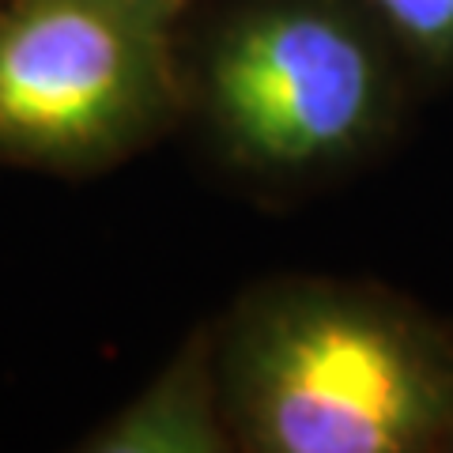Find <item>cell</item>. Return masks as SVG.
<instances>
[{
    "label": "cell",
    "instance_id": "6da1fadb",
    "mask_svg": "<svg viewBox=\"0 0 453 453\" xmlns=\"http://www.w3.org/2000/svg\"><path fill=\"white\" fill-rule=\"evenodd\" d=\"M242 453H449L453 333L378 283L283 273L216 321Z\"/></svg>",
    "mask_w": 453,
    "mask_h": 453
},
{
    "label": "cell",
    "instance_id": "7a4b0ae2",
    "mask_svg": "<svg viewBox=\"0 0 453 453\" xmlns=\"http://www.w3.org/2000/svg\"><path fill=\"white\" fill-rule=\"evenodd\" d=\"M401 68L359 0H234L186 42V110L231 170L303 186L381 148Z\"/></svg>",
    "mask_w": 453,
    "mask_h": 453
},
{
    "label": "cell",
    "instance_id": "3957f363",
    "mask_svg": "<svg viewBox=\"0 0 453 453\" xmlns=\"http://www.w3.org/2000/svg\"><path fill=\"white\" fill-rule=\"evenodd\" d=\"M189 0H0V163L103 174L186 113Z\"/></svg>",
    "mask_w": 453,
    "mask_h": 453
},
{
    "label": "cell",
    "instance_id": "277c9868",
    "mask_svg": "<svg viewBox=\"0 0 453 453\" xmlns=\"http://www.w3.org/2000/svg\"><path fill=\"white\" fill-rule=\"evenodd\" d=\"M83 453H234V431L223 408L216 321L196 325L159 374L95 431Z\"/></svg>",
    "mask_w": 453,
    "mask_h": 453
},
{
    "label": "cell",
    "instance_id": "5b68a950",
    "mask_svg": "<svg viewBox=\"0 0 453 453\" xmlns=\"http://www.w3.org/2000/svg\"><path fill=\"white\" fill-rule=\"evenodd\" d=\"M404 65L453 68V0H359Z\"/></svg>",
    "mask_w": 453,
    "mask_h": 453
},
{
    "label": "cell",
    "instance_id": "8992f818",
    "mask_svg": "<svg viewBox=\"0 0 453 453\" xmlns=\"http://www.w3.org/2000/svg\"><path fill=\"white\" fill-rule=\"evenodd\" d=\"M189 4H193V0H189Z\"/></svg>",
    "mask_w": 453,
    "mask_h": 453
}]
</instances>
